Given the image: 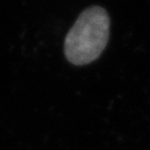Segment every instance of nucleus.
Returning <instances> with one entry per match:
<instances>
[{"instance_id":"nucleus-1","label":"nucleus","mask_w":150,"mask_h":150,"mask_svg":"<svg viewBox=\"0 0 150 150\" xmlns=\"http://www.w3.org/2000/svg\"><path fill=\"white\" fill-rule=\"evenodd\" d=\"M110 38V18L105 9L94 6L80 14L67 35L65 54L70 63L90 64L102 53Z\"/></svg>"}]
</instances>
